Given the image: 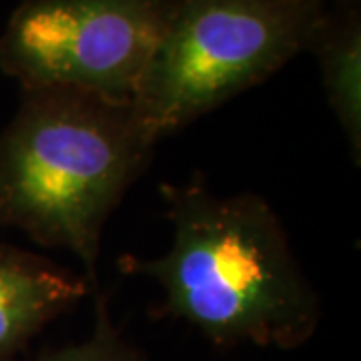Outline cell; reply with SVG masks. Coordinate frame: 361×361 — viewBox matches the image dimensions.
I'll return each mask as SVG.
<instances>
[{"instance_id":"6da1fadb","label":"cell","mask_w":361,"mask_h":361,"mask_svg":"<svg viewBox=\"0 0 361 361\" xmlns=\"http://www.w3.org/2000/svg\"><path fill=\"white\" fill-rule=\"evenodd\" d=\"M159 191L171 247L159 257H118L123 273L161 287L157 315L185 322L221 348L307 343L322 299L269 203L255 193H215L199 177Z\"/></svg>"},{"instance_id":"7a4b0ae2","label":"cell","mask_w":361,"mask_h":361,"mask_svg":"<svg viewBox=\"0 0 361 361\" xmlns=\"http://www.w3.org/2000/svg\"><path fill=\"white\" fill-rule=\"evenodd\" d=\"M153 149L129 103L73 89L23 90L0 135V225L73 253L97 287L104 225Z\"/></svg>"},{"instance_id":"3957f363","label":"cell","mask_w":361,"mask_h":361,"mask_svg":"<svg viewBox=\"0 0 361 361\" xmlns=\"http://www.w3.org/2000/svg\"><path fill=\"white\" fill-rule=\"evenodd\" d=\"M325 14L310 0H177L133 113L151 147L307 51Z\"/></svg>"},{"instance_id":"277c9868","label":"cell","mask_w":361,"mask_h":361,"mask_svg":"<svg viewBox=\"0 0 361 361\" xmlns=\"http://www.w3.org/2000/svg\"><path fill=\"white\" fill-rule=\"evenodd\" d=\"M177 0H25L0 35L20 89H73L133 103Z\"/></svg>"},{"instance_id":"5b68a950","label":"cell","mask_w":361,"mask_h":361,"mask_svg":"<svg viewBox=\"0 0 361 361\" xmlns=\"http://www.w3.org/2000/svg\"><path fill=\"white\" fill-rule=\"evenodd\" d=\"M90 291L85 275L0 243V361H13L44 325Z\"/></svg>"},{"instance_id":"8992f818","label":"cell","mask_w":361,"mask_h":361,"mask_svg":"<svg viewBox=\"0 0 361 361\" xmlns=\"http://www.w3.org/2000/svg\"><path fill=\"white\" fill-rule=\"evenodd\" d=\"M307 51L317 54L327 103L339 121L355 165L361 161V26L360 13L348 4L323 14Z\"/></svg>"},{"instance_id":"52a82bcc","label":"cell","mask_w":361,"mask_h":361,"mask_svg":"<svg viewBox=\"0 0 361 361\" xmlns=\"http://www.w3.org/2000/svg\"><path fill=\"white\" fill-rule=\"evenodd\" d=\"M35 361H147L137 348H133L118 334L106 310V299H97L94 327L85 341L52 349L39 355Z\"/></svg>"},{"instance_id":"ba28073f","label":"cell","mask_w":361,"mask_h":361,"mask_svg":"<svg viewBox=\"0 0 361 361\" xmlns=\"http://www.w3.org/2000/svg\"><path fill=\"white\" fill-rule=\"evenodd\" d=\"M310 2H317V4H327L329 0H310ZM336 2H341V4H349V2H353V0H336Z\"/></svg>"}]
</instances>
